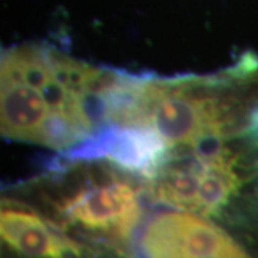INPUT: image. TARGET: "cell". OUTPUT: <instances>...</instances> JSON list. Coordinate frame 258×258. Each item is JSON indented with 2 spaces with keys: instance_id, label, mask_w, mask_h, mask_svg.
Here are the masks:
<instances>
[{
  "instance_id": "8992f818",
  "label": "cell",
  "mask_w": 258,
  "mask_h": 258,
  "mask_svg": "<svg viewBox=\"0 0 258 258\" xmlns=\"http://www.w3.org/2000/svg\"><path fill=\"white\" fill-rule=\"evenodd\" d=\"M2 258H105L83 245L9 186L0 203Z\"/></svg>"
},
{
  "instance_id": "7a4b0ae2",
  "label": "cell",
  "mask_w": 258,
  "mask_h": 258,
  "mask_svg": "<svg viewBox=\"0 0 258 258\" xmlns=\"http://www.w3.org/2000/svg\"><path fill=\"white\" fill-rule=\"evenodd\" d=\"M115 71L46 42L3 49L2 135L62 157L88 155L106 131V103Z\"/></svg>"
},
{
  "instance_id": "277c9868",
  "label": "cell",
  "mask_w": 258,
  "mask_h": 258,
  "mask_svg": "<svg viewBox=\"0 0 258 258\" xmlns=\"http://www.w3.org/2000/svg\"><path fill=\"white\" fill-rule=\"evenodd\" d=\"M144 175L152 203L210 218L258 249V129L165 148Z\"/></svg>"
},
{
  "instance_id": "3957f363",
  "label": "cell",
  "mask_w": 258,
  "mask_h": 258,
  "mask_svg": "<svg viewBox=\"0 0 258 258\" xmlns=\"http://www.w3.org/2000/svg\"><path fill=\"white\" fill-rule=\"evenodd\" d=\"M8 186L102 257L137 258L151 205L144 174L108 157L59 155L45 171Z\"/></svg>"
},
{
  "instance_id": "5b68a950",
  "label": "cell",
  "mask_w": 258,
  "mask_h": 258,
  "mask_svg": "<svg viewBox=\"0 0 258 258\" xmlns=\"http://www.w3.org/2000/svg\"><path fill=\"white\" fill-rule=\"evenodd\" d=\"M135 257L258 258V249L210 218L151 201L137 235Z\"/></svg>"
},
{
  "instance_id": "6da1fadb",
  "label": "cell",
  "mask_w": 258,
  "mask_h": 258,
  "mask_svg": "<svg viewBox=\"0 0 258 258\" xmlns=\"http://www.w3.org/2000/svg\"><path fill=\"white\" fill-rule=\"evenodd\" d=\"M258 129V53L211 74L159 76L116 69L105 135L147 169L168 147L240 137Z\"/></svg>"
}]
</instances>
